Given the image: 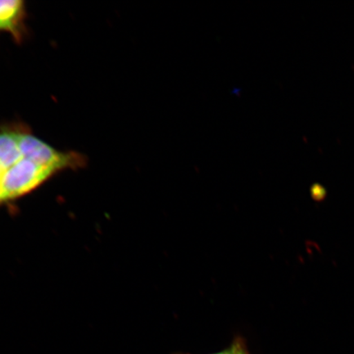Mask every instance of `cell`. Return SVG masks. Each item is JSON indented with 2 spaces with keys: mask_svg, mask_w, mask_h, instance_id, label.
Masks as SVG:
<instances>
[{
  "mask_svg": "<svg viewBox=\"0 0 354 354\" xmlns=\"http://www.w3.org/2000/svg\"><path fill=\"white\" fill-rule=\"evenodd\" d=\"M55 174V171L50 168L22 158L10 169L4 171L2 180L3 203L33 192Z\"/></svg>",
  "mask_w": 354,
  "mask_h": 354,
  "instance_id": "obj_1",
  "label": "cell"
},
{
  "mask_svg": "<svg viewBox=\"0 0 354 354\" xmlns=\"http://www.w3.org/2000/svg\"><path fill=\"white\" fill-rule=\"evenodd\" d=\"M3 174H4V170L3 169L1 166H0V205H1V203H3V201H2V180H3Z\"/></svg>",
  "mask_w": 354,
  "mask_h": 354,
  "instance_id": "obj_6",
  "label": "cell"
},
{
  "mask_svg": "<svg viewBox=\"0 0 354 354\" xmlns=\"http://www.w3.org/2000/svg\"><path fill=\"white\" fill-rule=\"evenodd\" d=\"M175 354H189L177 353ZM209 354H251L245 338L241 335L234 336L232 342L223 351Z\"/></svg>",
  "mask_w": 354,
  "mask_h": 354,
  "instance_id": "obj_5",
  "label": "cell"
},
{
  "mask_svg": "<svg viewBox=\"0 0 354 354\" xmlns=\"http://www.w3.org/2000/svg\"><path fill=\"white\" fill-rule=\"evenodd\" d=\"M24 17V2L21 0H0V33H10L17 41H20Z\"/></svg>",
  "mask_w": 354,
  "mask_h": 354,
  "instance_id": "obj_3",
  "label": "cell"
},
{
  "mask_svg": "<svg viewBox=\"0 0 354 354\" xmlns=\"http://www.w3.org/2000/svg\"><path fill=\"white\" fill-rule=\"evenodd\" d=\"M21 135L20 131L6 130L0 132V166L4 171L10 169L22 159Z\"/></svg>",
  "mask_w": 354,
  "mask_h": 354,
  "instance_id": "obj_4",
  "label": "cell"
},
{
  "mask_svg": "<svg viewBox=\"0 0 354 354\" xmlns=\"http://www.w3.org/2000/svg\"><path fill=\"white\" fill-rule=\"evenodd\" d=\"M20 147L22 158L55 172L85 165V158L81 154L57 151L41 140L26 133H22Z\"/></svg>",
  "mask_w": 354,
  "mask_h": 354,
  "instance_id": "obj_2",
  "label": "cell"
}]
</instances>
